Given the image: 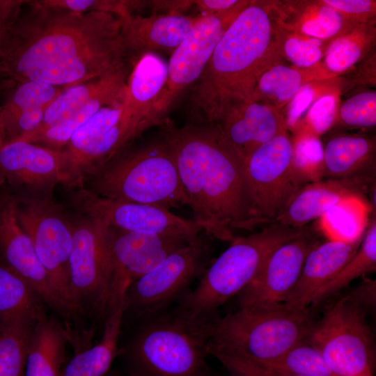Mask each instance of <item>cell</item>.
Masks as SVG:
<instances>
[{
    "mask_svg": "<svg viewBox=\"0 0 376 376\" xmlns=\"http://www.w3.org/2000/svg\"><path fill=\"white\" fill-rule=\"evenodd\" d=\"M260 363L301 376H334L320 352L307 339L279 357Z\"/></svg>",
    "mask_w": 376,
    "mask_h": 376,
    "instance_id": "35",
    "label": "cell"
},
{
    "mask_svg": "<svg viewBox=\"0 0 376 376\" xmlns=\"http://www.w3.org/2000/svg\"><path fill=\"white\" fill-rule=\"evenodd\" d=\"M363 45L355 34L336 39L329 47L325 56L327 68L334 72L344 71L361 57Z\"/></svg>",
    "mask_w": 376,
    "mask_h": 376,
    "instance_id": "39",
    "label": "cell"
},
{
    "mask_svg": "<svg viewBox=\"0 0 376 376\" xmlns=\"http://www.w3.org/2000/svg\"><path fill=\"white\" fill-rule=\"evenodd\" d=\"M155 11H164V14H183L194 5V1H150Z\"/></svg>",
    "mask_w": 376,
    "mask_h": 376,
    "instance_id": "48",
    "label": "cell"
},
{
    "mask_svg": "<svg viewBox=\"0 0 376 376\" xmlns=\"http://www.w3.org/2000/svg\"><path fill=\"white\" fill-rule=\"evenodd\" d=\"M323 157L322 143L313 132L292 141V167L303 185L323 179Z\"/></svg>",
    "mask_w": 376,
    "mask_h": 376,
    "instance_id": "36",
    "label": "cell"
},
{
    "mask_svg": "<svg viewBox=\"0 0 376 376\" xmlns=\"http://www.w3.org/2000/svg\"><path fill=\"white\" fill-rule=\"evenodd\" d=\"M6 142V134L0 109V149L4 146Z\"/></svg>",
    "mask_w": 376,
    "mask_h": 376,
    "instance_id": "50",
    "label": "cell"
},
{
    "mask_svg": "<svg viewBox=\"0 0 376 376\" xmlns=\"http://www.w3.org/2000/svg\"><path fill=\"white\" fill-rule=\"evenodd\" d=\"M317 320L311 306L295 308L284 303L240 306L212 321L208 354L268 361L307 339Z\"/></svg>",
    "mask_w": 376,
    "mask_h": 376,
    "instance_id": "5",
    "label": "cell"
},
{
    "mask_svg": "<svg viewBox=\"0 0 376 376\" xmlns=\"http://www.w3.org/2000/svg\"><path fill=\"white\" fill-rule=\"evenodd\" d=\"M314 97V91L310 85H304L290 100L286 127L294 126L302 113L308 107Z\"/></svg>",
    "mask_w": 376,
    "mask_h": 376,
    "instance_id": "44",
    "label": "cell"
},
{
    "mask_svg": "<svg viewBox=\"0 0 376 376\" xmlns=\"http://www.w3.org/2000/svg\"><path fill=\"white\" fill-rule=\"evenodd\" d=\"M5 185V180L2 174L0 173V189L3 187Z\"/></svg>",
    "mask_w": 376,
    "mask_h": 376,
    "instance_id": "51",
    "label": "cell"
},
{
    "mask_svg": "<svg viewBox=\"0 0 376 376\" xmlns=\"http://www.w3.org/2000/svg\"><path fill=\"white\" fill-rule=\"evenodd\" d=\"M336 110V100L326 95L318 99L311 107L308 120L315 134L326 132L332 125Z\"/></svg>",
    "mask_w": 376,
    "mask_h": 376,
    "instance_id": "43",
    "label": "cell"
},
{
    "mask_svg": "<svg viewBox=\"0 0 376 376\" xmlns=\"http://www.w3.org/2000/svg\"><path fill=\"white\" fill-rule=\"evenodd\" d=\"M375 186L368 187L352 180L322 179L303 186L274 222L301 228L320 219L342 201L373 194Z\"/></svg>",
    "mask_w": 376,
    "mask_h": 376,
    "instance_id": "22",
    "label": "cell"
},
{
    "mask_svg": "<svg viewBox=\"0 0 376 376\" xmlns=\"http://www.w3.org/2000/svg\"><path fill=\"white\" fill-rule=\"evenodd\" d=\"M349 295L366 311L373 308L376 302L375 279L365 278Z\"/></svg>",
    "mask_w": 376,
    "mask_h": 376,
    "instance_id": "46",
    "label": "cell"
},
{
    "mask_svg": "<svg viewBox=\"0 0 376 376\" xmlns=\"http://www.w3.org/2000/svg\"><path fill=\"white\" fill-rule=\"evenodd\" d=\"M217 376H220V375H217Z\"/></svg>",
    "mask_w": 376,
    "mask_h": 376,
    "instance_id": "53",
    "label": "cell"
},
{
    "mask_svg": "<svg viewBox=\"0 0 376 376\" xmlns=\"http://www.w3.org/2000/svg\"><path fill=\"white\" fill-rule=\"evenodd\" d=\"M41 313H24L0 320V376H24L30 336Z\"/></svg>",
    "mask_w": 376,
    "mask_h": 376,
    "instance_id": "30",
    "label": "cell"
},
{
    "mask_svg": "<svg viewBox=\"0 0 376 376\" xmlns=\"http://www.w3.org/2000/svg\"><path fill=\"white\" fill-rule=\"evenodd\" d=\"M108 228L118 279L130 283L152 271L171 253L190 243L170 236Z\"/></svg>",
    "mask_w": 376,
    "mask_h": 376,
    "instance_id": "20",
    "label": "cell"
},
{
    "mask_svg": "<svg viewBox=\"0 0 376 376\" xmlns=\"http://www.w3.org/2000/svg\"><path fill=\"white\" fill-rule=\"evenodd\" d=\"M40 2L46 6L73 12L112 13L125 19L146 4V1L125 0H41Z\"/></svg>",
    "mask_w": 376,
    "mask_h": 376,
    "instance_id": "37",
    "label": "cell"
},
{
    "mask_svg": "<svg viewBox=\"0 0 376 376\" xmlns=\"http://www.w3.org/2000/svg\"><path fill=\"white\" fill-rule=\"evenodd\" d=\"M375 269L376 220L374 217L368 225L356 253L334 279L316 292L311 300V307L336 295L357 278L375 272Z\"/></svg>",
    "mask_w": 376,
    "mask_h": 376,
    "instance_id": "32",
    "label": "cell"
},
{
    "mask_svg": "<svg viewBox=\"0 0 376 376\" xmlns=\"http://www.w3.org/2000/svg\"><path fill=\"white\" fill-rule=\"evenodd\" d=\"M127 88V81L120 83L102 92L67 118L20 139L54 150L61 151L75 132L102 107L120 97Z\"/></svg>",
    "mask_w": 376,
    "mask_h": 376,
    "instance_id": "29",
    "label": "cell"
},
{
    "mask_svg": "<svg viewBox=\"0 0 376 376\" xmlns=\"http://www.w3.org/2000/svg\"><path fill=\"white\" fill-rule=\"evenodd\" d=\"M13 198L17 221L30 237L54 288L80 317L82 315L74 303L70 281L72 228L68 207L54 198Z\"/></svg>",
    "mask_w": 376,
    "mask_h": 376,
    "instance_id": "11",
    "label": "cell"
},
{
    "mask_svg": "<svg viewBox=\"0 0 376 376\" xmlns=\"http://www.w3.org/2000/svg\"><path fill=\"white\" fill-rule=\"evenodd\" d=\"M248 3L242 1L230 11L199 14V18L171 54L167 63V79L155 107V118L159 125L180 95L199 79L224 31Z\"/></svg>",
    "mask_w": 376,
    "mask_h": 376,
    "instance_id": "14",
    "label": "cell"
},
{
    "mask_svg": "<svg viewBox=\"0 0 376 376\" xmlns=\"http://www.w3.org/2000/svg\"><path fill=\"white\" fill-rule=\"evenodd\" d=\"M375 143L359 135H338L324 146L323 179L375 185Z\"/></svg>",
    "mask_w": 376,
    "mask_h": 376,
    "instance_id": "25",
    "label": "cell"
},
{
    "mask_svg": "<svg viewBox=\"0 0 376 376\" xmlns=\"http://www.w3.org/2000/svg\"><path fill=\"white\" fill-rule=\"evenodd\" d=\"M0 251L5 265L22 278L47 306L65 319L79 318L54 288L30 237L17 221L14 198L6 189L0 194Z\"/></svg>",
    "mask_w": 376,
    "mask_h": 376,
    "instance_id": "17",
    "label": "cell"
},
{
    "mask_svg": "<svg viewBox=\"0 0 376 376\" xmlns=\"http://www.w3.org/2000/svg\"><path fill=\"white\" fill-rule=\"evenodd\" d=\"M228 373V376H301L263 363L222 354L212 356Z\"/></svg>",
    "mask_w": 376,
    "mask_h": 376,
    "instance_id": "40",
    "label": "cell"
},
{
    "mask_svg": "<svg viewBox=\"0 0 376 376\" xmlns=\"http://www.w3.org/2000/svg\"><path fill=\"white\" fill-rule=\"evenodd\" d=\"M370 205L366 198L345 200L318 219V226L329 240L355 241L367 228Z\"/></svg>",
    "mask_w": 376,
    "mask_h": 376,
    "instance_id": "31",
    "label": "cell"
},
{
    "mask_svg": "<svg viewBox=\"0 0 376 376\" xmlns=\"http://www.w3.org/2000/svg\"><path fill=\"white\" fill-rule=\"evenodd\" d=\"M362 238L355 241L327 240L315 245L308 253L299 280L283 303L295 308L310 306L316 292L354 256Z\"/></svg>",
    "mask_w": 376,
    "mask_h": 376,
    "instance_id": "23",
    "label": "cell"
},
{
    "mask_svg": "<svg viewBox=\"0 0 376 376\" xmlns=\"http://www.w3.org/2000/svg\"><path fill=\"white\" fill-rule=\"evenodd\" d=\"M64 89L40 81L17 82L0 106L6 134V143L37 130L49 106Z\"/></svg>",
    "mask_w": 376,
    "mask_h": 376,
    "instance_id": "24",
    "label": "cell"
},
{
    "mask_svg": "<svg viewBox=\"0 0 376 376\" xmlns=\"http://www.w3.org/2000/svg\"><path fill=\"white\" fill-rule=\"evenodd\" d=\"M320 232L318 226H308L301 234L273 250L237 295L238 307L283 303L299 280L308 253L321 242Z\"/></svg>",
    "mask_w": 376,
    "mask_h": 376,
    "instance_id": "16",
    "label": "cell"
},
{
    "mask_svg": "<svg viewBox=\"0 0 376 376\" xmlns=\"http://www.w3.org/2000/svg\"><path fill=\"white\" fill-rule=\"evenodd\" d=\"M242 1L237 0H200L194 1V6L200 15H209L230 11Z\"/></svg>",
    "mask_w": 376,
    "mask_h": 376,
    "instance_id": "47",
    "label": "cell"
},
{
    "mask_svg": "<svg viewBox=\"0 0 376 376\" xmlns=\"http://www.w3.org/2000/svg\"><path fill=\"white\" fill-rule=\"evenodd\" d=\"M66 190L70 209L114 229L170 236L188 242L203 233L193 219L179 217L164 207L100 197L81 187Z\"/></svg>",
    "mask_w": 376,
    "mask_h": 376,
    "instance_id": "13",
    "label": "cell"
},
{
    "mask_svg": "<svg viewBox=\"0 0 376 376\" xmlns=\"http://www.w3.org/2000/svg\"><path fill=\"white\" fill-rule=\"evenodd\" d=\"M266 8L249 3L219 40L188 107L190 124L218 123L226 111L251 100L258 76L266 68L272 37Z\"/></svg>",
    "mask_w": 376,
    "mask_h": 376,
    "instance_id": "3",
    "label": "cell"
},
{
    "mask_svg": "<svg viewBox=\"0 0 376 376\" xmlns=\"http://www.w3.org/2000/svg\"><path fill=\"white\" fill-rule=\"evenodd\" d=\"M200 15H133L125 19L123 40L129 59L136 63L144 54H171L182 42Z\"/></svg>",
    "mask_w": 376,
    "mask_h": 376,
    "instance_id": "19",
    "label": "cell"
},
{
    "mask_svg": "<svg viewBox=\"0 0 376 376\" xmlns=\"http://www.w3.org/2000/svg\"><path fill=\"white\" fill-rule=\"evenodd\" d=\"M72 246L70 281L74 303L82 315L105 320L123 288L113 257L109 228L69 207Z\"/></svg>",
    "mask_w": 376,
    "mask_h": 376,
    "instance_id": "8",
    "label": "cell"
},
{
    "mask_svg": "<svg viewBox=\"0 0 376 376\" xmlns=\"http://www.w3.org/2000/svg\"><path fill=\"white\" fill-rule=\"evenodd\" d=\"M124 288L104 320V331L100 341L79 352L62 370L61 376H104L118 356V340L124 317Z\"/></svg>",
    "mask_w": 376,
    "mask_h": 376,
    "instance_id": "26",
    "label": "cell"
},
{
    "mask_svg": "<svg viewBox=\"0 0 376 376\" xmlns=\"http://www.w3.org/2000/svg\"><path fill=\"white\" fill-rule=\"evenodd\" d=\"M10 24L0 19V63L4 57L8 47Z\"/></svg>",
    "mask_w": 376,
    "mask_h": 376,
    "instance_id": "49",
    "label": "cell"
},
{
    "mask_svg": "<svg viewBox=\"0 0 376 376\" xmlns=\"http://www.w3.org/2000/svg\"><path fill=\"white\" fill-rule=\"evenodd\" d=\"M79 187L119 201L169 210L188 206L173 156L161 136L139 147L126 148L87 175Z\"/></svg>",
    "mask_w": 376,
    "mask_h": 376,
    "instance_id": "7",
    "label": "cell"
},
{
    "mask_svg": "<svg viewBox=\"0 0 376 376\" xmlns=\"http://www.w3.org/2000/svg\"><path fill=\"white\" fill-rule=\"evenodd\" d=\"M340 116L347 125L371 127L376 124V93L367 91L347 99L341 106Z\"/></svg>",
    "mask_w": 376,
    "mask_h": 376,
    "instance_id": "38",
    "label": "cell"
},
{
    "mask_svg": "<svg viewBox=\"0 0 376 376\" xmlns=\"http://www.w3.org/2000/svg\"><path fill=\"white\" fill-rule=\"evenodd\" d=\"M342 25L341 13L324 4L318 15L315 18L305 21L301 29L306 35L321 40L335 36L339 32Z\"/></svg>",
    "mask_w": 376,
    "mask_h": 376,
    "instance_id": "42",
    "label": "cell"
},
{
    "mask_svg": "<svg viewBox=\"0 0 376 376\" xmlns=\"http://www.w3.org/2000/svg\"><path fill=\"white\" fill-rule=\"evenodd\" d=\"M40 300L22 278L0 264V320L24 313L42 312Z\"/></svg>",
    "mask_w": 376,
    "mask_h": 376,
    "instance_id": "34",
    "label": "cell"
},
{
    "mask_svg": "<svg viewBox=\"0 0 376 376\" xmlns=\"http://www.w3.org/2000/svg\"><path fill=\"white\" fill-rule=\"evenodd\" d=\"M61 151L16 140L0 149V173L14 198H54L56 187L62 183Z\"/></svg>",
    "mask_w": 376,
    "mask_h": 376,
    "instance_id": "15",
    "label": "cell"
},
{
    "mask_svg": "<svg viewBox=\"0 0 376 376\" xmlns=\"http://www.w3.org/2000/svg\"><path fill=\"white\" fill-rule=\"evenodd\" d=\"M160 136L173 156L193 220L211 238L230 242L262 224L255 215L244 159L218 124L176 126L166 118Z\"/></svg>",
    "mask_w": 376,
    "mask_h": 376,
    "instance_id": "2",
    "label": "cell"
},
{
    "mask_svg": "<svg viewBox=\"0 0 376 376\" xmlns=\"http://www.w3.org/2000/svg\"><path fill=\"white\" fill-rule=\"evenodd\" d=\"M109 376H125V375L120 374L118 373H111Z\"/></svg>",
    "mask_w": 376,
    "mask_h": 376,
    "instance_id": "52",
    "label": "cell"
},
{
    "mask_svg": "<svg viewBox=\"0 0 376 376\" xmlns=\"http://www.w3.org/2000/svg\"><path fill=\"white\" fill-rule=\"evenodd\" d=\"M212 322L186 318L173 308L138 322L120 348L125 376H217L207 363Z\"/></svg>",
    "mask_w": 376,
    "mask_h": 376,
    "instance_id": "4",
    "label": "cell"
},
{
    "mask_svg": "<svg viewBox=\"0 0 376 376\" xmlns=\"http://www.w3.org/2000/svg\"><path fill=\"white\" fill-rule=\"evenodd\" d=\"M303 81L302 73L295 68L283 65L265 68L258 77L251 100L283 105L301 88Z\"/></svg>",
    "mask_w": 376,
    "mask_h": 376,
    "instance_id": "33",
    "label": "cell"
},
{
    "mask_svg": "<svg viewBox=\"0 0 376 376\" xmlns=\"http://www.w3.org/2000/svg\"><path fill=\"white\" fill-rule=\"evenodd\" d=\"M326 4L340 13L362 15L375 10V1L368 0H324Z\"/></svg>",
    "mask_w": 376,
    "mask_h": 376,
    "instance_id": "45",
    "label": "cell"
},
{
    "mask_svg": "<svg viewBox=\"0 0 376 376\" xmlns=\"http://www.w3.org/2000/svg\"><path fill=\"white\" fill-rule=\"evenodd\" d=\"M308 226L294 228L272 223L259 231L236 236L173 308L193 321L214 320L219 316V309L252 281L271 252L301 234Z\"/></svg>",
    "mask_w": 376,
    "mask_h": 376,
    "instance_id": "6",
    "label": "cell"
},
{
    "mask_svg": "<svg viewBox=\"0 0 376 376\" xmlns=\"http://www.w3.org/2000/svg\"><path fill=\"white\" fill-rule=\"evenodd\" d=\"M292 157V141L284 132L244 159L253 211L263 226L274 223L304 186L295 175Z\"/></svg>",
    "mask_w": 376,
    "mask_h": 376,
    "instance_id": "12",
    "label": "cell"
},
{
    "mask_svg": "<svg viewBox=\"0 0 376 376\" xmlns=\"http://www.w3.org/2000/svg\"><path fill=\"white\" fill-rule=\"evenodd\" d=\"M168 75V64L159 54L148 53L134 64L127 81L123 120L133 141L145 131L159 126L155 107Z\"/></svg>",
    "mask_w": 376,
    "mask_h": 376,
    "instance_id": "18",
    "label": "cell"
},
{
    "mask_svg": "<svg viewBox=\"0 0 376 376\" xmlns=\"http://www.w3.org/2000/svg\"><path fill=\"white\" fill-rule=\"evenodd\" d=\"M134 65V63L127 61L101 77L65 88L49 106L40 125L35 131L67 118L102 92L127 81Z\"/></svg>",
    "mask_w": 376,
    "mask_h": 376,
    "instance_id": "28",
    "label": "cell"
},
{
    "mask_svg": "<svg viewBox=\"0 0 376 376\" xmlns=\"http://www.w3.org/2000/svg\"><path fill=\"white\" fill-rule=\"evenodd\" d=\"M366 311L347 294L318 319L307 338L334 376H373L375 341Z\"/></svg>",
    "mask_w": 376,
    "mask_h": 376,
    "instance_id": "10",
    "label": "cell"
},
{
    "mask_svg": "<svg viewBox=\"0 0 376 376\" xmlns=\"http://www.w3.org/2000/svg\"><path fill=\"white\" fill-rule=\"evenodd\" d=\"M284 52L295 65L301 68L310 67L322 58V42L313 38L290 37L285 42Z\"/></svg>",
    "mask_w": 376,
    "mask_h": 376,
    "instance_id": "41",
    "label": "cell"
},
{
    "mask_svg": "<svg viewBox=\"0 0 376 376\" xmlns=\"http://www.w3.org/2000/svg\"><path fill=\"white\" fill-rule=\"evenodd\" d=\"M217 124L244 159L258 146L286 132L285 121L277 109L253 100L233 105Z\"/></svg>",
    "mask_w": 376,
    "mask_h": 376,
    "instance_id": "21",
    "label": "cell"
},
{
    "mask_svg": "<svg viewBox=\"0 0 376 376\" xmlns=\"http://www.w3.org/2000/svg\"><path fill=\"white\" fill-rule=\"evenodd\" d=\"M26 5L10 24L0 77L66 88L131 61L124 45L125 19L104 12H73L40 1Z\"/></svg>",
    "mask_w": 376,
    "mask_h": 376,
    "instance_id": "1",
    "label": "cell"
},
{
    "mask_svg": "<svg viewBox=\"0 0 376 376\" xmlns=\"http://www.w3.org/2000/svg\"><path fill=\"white\" fill-rule=\"evenodd\" d=\"M67 339L62 327L41 313L30 336L24 376H61Z\"/></svg>",
    "mask_w": 376,
    "mask_h": 376,
    "instance_id": "27",
    "label": "cell"
},
{
    "mask_svg": "<svg viewBox=\"0 0 376 376\" xmlns=\"http://www.w3.org/2000/svg\"><path fill=\"white\" fill-rule=\"evenodd\" d=\"M211 237L202 233L194 241L175 251L155 269L127 288L124 314L138 322L169 311L202 276L212 261Z\"/></svg>",
    "mask_w": 376,
    "mask_h": 376,
    "instance_id": "9",
    "label": "cell"
}]
</instances>
